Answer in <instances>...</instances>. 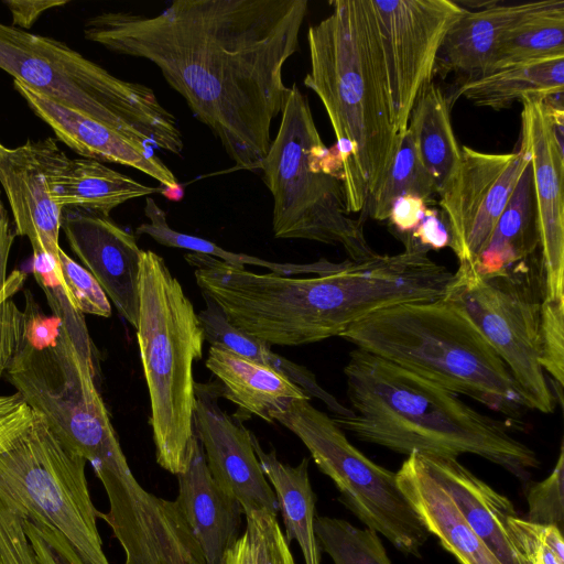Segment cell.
Returning a JSON list of instances; mask_svg holds the SVG:
<instances>
[{
    "instance_id": "obj_1",
    "label": "cell",
    "mask_w": 564,
    "mask_h": 564,
    "mask_svg": "<svg viewBox=\"0 0 564 564\" xmlns=\"http://www.w3.org/2000/svg\"><path fill=\"white\" fill-rule=\"evenodd\" d=\"M307 0H176L154 15L89 18L86 40L153 63L236 167L258 171L290 94Z\"/></svg>"
},
{
    "instance_id": "obj_2",
    "label": "cell",
    "mask_w": 564,
    "mask_h": 564,
    "mask_svg": "<svg viewBox=\"0 0 564 564\" xmlns=\"http://www.w3.org/2000/svg\"><path fill=\"white\" fill-rule=\"evenodd\" d=\"M344 375L354 414L333 420L362 442L406 456L473 454L521 480L540 465L535 452L511 435L510 424L381 357L355 348Z\"/></svg>"
},
{
    "instance_id": "obj_3",
    "label": "cell",
    "mask_w": 564,
    "mask_h": 564,
    "mask_svg": "<svg viewBox=\"0 0 564 564\" xmlns=\"http://www.w3.org/2000/svg\"><path fill=\"white\" fill-rule=\"evenodd\" d=\"M307 31L303 84L322 101L336 137L348 214L366 209L398 148L382 51L368 0H333Z\"/></svg>"
},
{
    "instance_id": "obj_4",
    "label": "cell",
    "mask_w": 564,
    "mask_h": 564,
    "mask_svg": "<svg viewBox=\"0 0 564 564\" xmlns=\"http://www.w3.org/2000/svg\"><path fill=\"white\" fill-rule=\"evenodd\" d=\"M456 394L519 420L529 409L511 372L465 312L442 297L391 306L341 336Z\"/></svg>"
},
{
    "instance_id": "obj_5",
    "label": "cell",
    "mask_w": 564,
    "mask_h": 564,
    "mask_svg": "<svg viewBox=\"0 0 564 564\" xmlns=\"http://www.w3.org/2000/svg\"><path fill=\"white\" fill-rule=\"evenodd\" d=\"M137 338L149 390L156 463L177 475L194 434L193 362L205 334L192 302L164 259L142 250Z\"/></svg>"
},
{
    "instance_id": "obj_6",
    "label": "cell",
    "mask_w": 564,
    "mask_h": 564,
    "mask_svg": "<svg viewBox=\"0 0 564 564\" xmlns=\"http://www.w3.org/2000/svg\"><path fill=\"white\" fill-rule=\"evenodd\" d=\"M0 69L33 91L153 149L180 155L176 118L142 84L127 82L64 42L0 22Z\"/></svg>"
},
{
    "instance_id": "obj_7",
    "label": "cell",
    "mask_w": 564,
    "mask_h": 564,
    "mask_svg": "<svg viewBox=\"0 0 564 564\" xmlns=\"http://www.w3.org/2000/svg\"><path fill=\"white\" fill-rule=\"evenodd\" d=\"M259 170L273 197L275 238L340 245L352 262L377 254L361 223L347 212L337 154L323 142L296 84L290 87L278 133Z\"/></svg>"
},
{
    "instance_id": "obj_8",
    "label": "cell",
    "mask_w": 564,
    "mask_h": 564,
    "mask_svg": "<svg viewBox=\"0 0 564 564\" xmlns=\"http://www.w3.org/2000/svg\"><path fill=\"white\" fill-rule=\"evenodd\" d=\"M6 358L4 376L22 400L70 452L94 471L126 462L97 390L96 359L84 355L62 325L43 343L28 337L29 313Z\"/></svg>"
},
{
    "instance_id": "obj_9",
    "label": "cell",
    "mask_w": 564,
    "mask_h": 564,
    "mask_svg": "<svg viewBox=\"0 0 564 564\" xmlns=\"http://www.w3.org/2000/svg\"><path fill=\"white\" fill-rule=\"evenodd\" d=\"M462 308L502 359L529 409L553 413L556 397L539 360L543 300L540 257L496 274L477 272L473 261L458 262L444 296Z\"/></svg>"
},
{
    "instance_id": "obj_10",
    "label": "cell",
    "mask_w": 564,
    "mask_h": 564,
    "mask_svg": "<svg viewBox=\"0 0 564 564\" xmlns=\"http://www.w3.org/2000/svg\"><path fill=\"white\" fill-rule=\"evenodd\" d=\"M270 417L302 441L341 502L366 528L387 538L402 554L422 556L430 533L400 490L395 473L365 456L308 399H289Z\"/></svg>"
},
{
    "instance_id": "obj_11",
    "label": "cell",
    "mask_w": 564,
    "mask_h": 564,
    "mask_svg": "<svg viewBox=\"0 0 564 564\" xmlns=\"http://www.w3.org/2000/svg\"><path fill=\"white\" fill-rule=\"evenodd\" d=\"M86 464L33 411L29 427L0 454V487L28 518L59 531L84 564H109L97 528L100 511L90 497Z\"/></svg>"
},
{
    "instance_id": "obj_12",
    "label": "cell",
    "mask_w": 564,
    "mask_h": 564,
    "mask_svg": "<svg viewBox=\"0 0 564 564\" xmlns=\"http://www.w3.org/2000/svg\"><path fill=\"white\" fill-rule=\"evenodd\" d=\"M386 66L392 122L401 135L432 83L438 51L464 9L452 0H368Z\"/></svg>"
},
{
    "instance_id": "obj_13",
    "label": "cell",
    "mask_w": 564,
    "mask_h": 564,
    "mask_svg": "<svg viewBox=\"0 0 564 564\" xmlns=\"http://www.w3.org/2000/svg\"><path fill=\"white\" fill-rule=\"evenodd\" d=\"M529 163L522 142L511 153L462 147L460 166L438 202L451 234L449 248L458 262L478 259Z\"/></svg>"
},
{
    "instance_id": "obj_14",
    "label": "cell",
    "mask_w": 564,
    "mask_h": 564,
    "mask_svg": "<svg viewBox=\"0 0 564 564\" xmlns=\"http://www.w3.org/2000/svg\"><path fill=\"white\" fill-rule=\"evenodd\" d=\"M223 387L195 383L194 431L215 482L242 506L245 513L265 510L279 514L273 488L252 444V432L218 402Z\"/></svg>"
},
{
    "instance_id": "obj_15",
    "label": "cell",
    "mask_w": 564,
    "mask_h": 564,
    "mask_svg": "<svg viewBox=\"0 0 564 564\" xmlns=\"http://www.w3.org/2000/svg\"><path fill=\"white\" fill-rule=\"evenodd\" d=\"M68 156L53 138L0 147V183L11 207L15 235L30 240L33 257H46L56 268L62 207L53 199L51 177Z\"/></svg>"
},
{
    "instance_id": "obj_16",
    "label": "cell",
    "mask_w": 564,
    "mask_h": 564,
    "mask_svg": "<svg viewBox=\"0 0 564 564\" xmlns=\"http://www.w3.org/2000/svg\"><path fill=\"white\" fill-rule=\"evenodd\" d=\"M521 142L530 154L543 297L564 300V149L552 134L542 98L524 97Z\"/></svg>"
},
{
    "instance_id": "obj_17",
    "label": "cell",
    "mask_w": 564,
    "mask_h": 564,
    "mask_svg": "<svg viewBox=\"0 0 564 564\" xmlns=\"http://www.w3.org/2000/svg\"><path fill=\"white\" fill-rule=\"evenodd\" d=\"M61 229L118 313L137 328L142 250L135 237L109 216L74 207L62 209Z\"/></svg>"
},
{
    "instance_id": "obj_18",
    "label": "cell",
    "mask_w": 564,
    "mask_h": 564,
    "mask_svg": "<svg viewBox=\"0 0 564 564\" xmlns=\"http://www.w3.org/2000/svg\"><path fill=\"white\" fill-rule=\"evenodd\" d=\"M15 90L56 138L79 155L135 169L170 191L180 189L174 173L151 145L68 109L13 80Z\"/></svg>"
},
{
    "instance_id": "obj_19",
    "label": "cell",
    "mask_w": 564,
    "mask_h": 564,
    "mask_svg": "<svg viewBox=\"0 0 564 564\" xmlns=\"http://www.w3.org/2000/svg\"><path fill=\"white\" fill-rule=\"evenodd\" d=\"M175 503L194 536L205 564H225L241 534L242 506L223 490L207 468L194 431L185 468L176 475Z\"/></svg>"
},
{
    "instance_id": "obj_20",
    "label": "cell",
    "mask_w": 564,
    "mask_h": 564,
    "mask_svg": "<svg viewBox=\"0 0 564 564\" xmlns=\"http://www.w3.org/2000/svg\"><path fill=\"white\" fill-rule=\"evenodd\" d=\"M421 455L434 478L496 558L501 564H529L513 539L512 521L519 517L513 503L457 458Z\"/></svg>"
},
{
    "instance_id": "obj_21",
    "label": "cell",
    "mask_w": 564,
    "mask_h": 564,
    "mask_svg": "<svg viewBox=\"0 0 564 564\" xmlns=\"http://www.w3.org/2000/svg\"><path fill=\"white\" fill-rule=\"evenodd\" d=\"M395 475L400 490L427 532L460 564H501L469 527L420 453L408 455Z\"/></svg>"
},
{
    "instance_id": "obj_22",
    "label": "cell",
    "mask_w": 564,
    "mask_h": 564,
    "mask_svg": "<svg viewBox=\"0 0 564 564\" xmlns=\"http://www.w3.org/2000/svg\"><path fill=\"white\" fill-rule=\"evenodd\" d=\"M538 1L491 4L478 11L464 9L445 35L434 75L457 74L465 79L487 70L505 32Z\"/></svg>"
},
{
    "instance_id": "obj_23",
    "label": "cell",
    "mask_w": 564,
    "mask_h": 564,
    "mask_svg": "<svg viewBox=\"0 0 564 564\" xmlns=\"http://www.w3.org/2000/svg\"><path fill=\"white\" fill-rule=\"evenodd\" d=\"M206 367L220 380L224 398L269 423H272L270 415L282 402L311 400L302 388L280 372L221 346H210Z\"/></svg>"
},
{
    "instance_id": "obj_24",
    "label": "cell",
    "mask_w": 564,
    "mask_h": 564,
    "mask_svg": "<svg viewBox=\"0 0 564 564\" xmlns=\"http://www.w3.org/2000/svg\"><path fill=\"white\" fill-rule=\"evenodd\" d=\"M564 55L512 64L465 79L447 99L452 106L458 98L477 106L501 110L524 97L563 95Z\"/></svg>"
},
{
    "instance_id": "obj_25",
    "label": "cell",
    "mask_w": 564,
    "mask_h": 564,
    "mask_svg": "<svg viewBox=\"0 0 564 564\" xmlns=\"http://www.w3.org/2000/svg\"><path fill=\"white\" fill-rule=\"evenodd\" d=\"M93 159H69L51 177L54 202L109 216L119 205L159 192Z\"/></svg>"
},
{
    "instance_id": "obj_26",
    "label": "cell",
    "mask_w": 564,
    "mask_h": 564,
    "mask_svg": "<svg viewBox=\"0 0 564 564\" xmlns=\"http://www.w3.org/2000/svg\"><path fill=\"white\" fill-rule=\"evenodd\" d=\"M252 444L275 492L288 542L295 540L305 564H321L322 551L315 533L316 497L310 480L308 458L292 466L280 460L274 449L265 452L253 433Z\"/></svg>"
},
{
    "instance_id": "obj_27",
    "label": "cell",
    "mask_w": 564,
    "mask_h": 564,
    "mask_svg": "<svg viewBox=\"0 0 564 564\" xmlns=\"http://www.w3.org/2000/svg\"><path fill=\"white\" fill-rule=\"evenodd\" d=\"M406 129L440 196L460 166L462 147L453 130L448 99L433 82L419 94Z\"/></svg>"
},
{
    "instance_id": "obj_28",
    "label": "cell",
    "mask_w": 564,
    "mask_h": 564,
    "mask_svg": "<svg viewBox=\"0 0 564 564\" xmlns=\"http://www.w3.org/2000/svg\"><path fill=\"white\" fill-rule=\"evenodd\" d=\"M539 230L531 161L522 172L489 241L474 262L478 273H500L535 256Z\"/></svg>"
},
{
    "instance_id": "obj_29",
    "label": "cell",
    "mask_w": 564,
    "mask_h": 564,
    "mask_svg": "<svg viewBox=\"0 0 564 564\" xmlns=\"http://www.w3.org/2000/svg\"><path fill=\"white\" fill-rule=\"evenodd\" d=\"M206 307L197 313L210 346H221L258 364L280 372L302 388L310 398L319 399L334 416H351L352 410L341 404L334 395L323 389L315 375L306 367L297 365L272 351L271 346L249 336L230 325L221 308L206 294H203Z\"/></svg>"
},
{
    "instance_id": "obj_30",
    "label": "cell",
    "mask_w": 564,
    "mask_h": 564,
    "mask_svg": "<svg viewBox=\"0 0 564 564\" xmlns=\"http://www.w3.org/2000/svg\"><path fill=\"white\" fill-rule=\"evenodd\" d=\"M563 55L564 0L538 1L505 32L486 72Z\"/></svg>"
},
{
    "instance_id": "obj_31",
    "label": "cell",
    "mask_w": 564,
    "mask_h": 564,
    "mask_svg": "<svg viewBox=\"0 0 564 564\" xmlns=\"http://www.w3.org/2000/svg\"><path fill=\"white\" fill-rule=\"evenodd\" d=\"M144 215L148 218V221L142 223L137 227V236L147 235L162 246L186 249L191 252L207 254L231 265H256L269 269L272 273L296 276L334 273L344 269L351 262L350 260L332 262L326 259H319L315 262L308 263H284L269 261L246 253L231 252L223 249L215 242L177 231L170 227L166 220V213L150 196L145 199Z\"/></svg>"
},
{
    "instance_id": "obj_32",
    "label": "cell",
    "mask_w": 564,
    "mask_h": 564,
    "mask_svg": "<svg viewBox=\"0 0 564 564\" xmlns=\"http://www.w3.org/2000/svg\"><path fill=\"white\" fill-rule=\"evenodd\" d=\"M403 195L421 197L427 205L437 195L434 181L420 160L408 129L400 135L387 175L369 198L366 209L373 219L387 220L394 200Z\"/></svg>"
},
{
    "instance_id": "obj_33",
    "label": "cell",
    "mask_w": 564,
    "mask_h": 564,
    "mask_svg": "<svg viewBox=\"0 0 564 564\" xmlns=\"http://www.w3.org/2000/svg\"><path fill=\"white\" fill-rule=\"evenodd\" d=\"M315 533L321 551L334 564H392L379 534L347 520L322 516L315 518Z\"/></svg>"
},
{
    "instance_id": "obj_34",
    "label": "cell",
    "mask_w": 564,
    "mask_h": 564,
    "mask_svg": "<svg viewBox=\"0 0 564 564\" xmlns=\"http://www.w3.org/2000/svg\"><path fill=\"white\" fill-rule=\"evenodd\" d=\"M245 529L225 564H296L278 516L265 510L245 513Z\"/></svg>"
},
{
    "instance_id": "obj_35",
    "label": "cell",
    "mask_w": 564,
    "mask_h": 564,
    "mask_svg": "<svg viewBox=\"0 0 564 564\" xmlns=\"http://www.w3.org/2000/svg\"><path fill=\"white\" fill-rule=\"evenodd\" d=\"M539 360L550 384L556 383L563 404L564 384V300L543 297L539 325Z\"/></svg>"
},
{
    "instance_id": "obj_36",
    "label": "cell",
    "mask_w": 564,
    "mask_h": 564,
    "mask_svg": "<svg viewBox=\"0 0 564 564\" xmlns=\"http://www.w3.org/2000/svg\"><path fill=\"white\" fill-rule=\"evenodd\" d=\"M58 280L70 304L79 313L100 317L111 315L110 301L97 280L62 248L58 252Z\"/></svg>"
},
{
    "instance_id": "obj_37",
    "label": "cell",
    "mask_w": 564,
    "mask_h": 564,
    "mask_svg": "<svg viewBox=\"0 0 564 564\" xmlns=\"http://www.w3.org/2000/svg\"><path fill=\"white\" fill-rule=\"evenodd\" d=\"M528 519L535 524L555 525L561 531L564 524V446L551 474L532 485L527 492Z\"/></svg>"
},
{
    "instance_id": "obj_38",
    "label": "cell",
    "mask_w": 564,
    "mask_h": 564,
    "mask_svg": "<svg viewBox=\"0 0 564 564\" xmlns=\"http://www.w3.org/2000/svg\"><path fill=\"white\" fill-rule=\"evenodd\" d=\"M26 518L0 487V564H40L25 531Z\"/></svg>"
},
{
    "instance_id": "obj_39",
    "label": "cell",
    "mask_w": 564,
    "mask_h": 564,
    "mask_svg": "<svg viewBox=\"0 0 564 564\" xmlns=\"http://www.w3.org/2000/svg\"><path fill=\"white\" fill-rule=\"evenodd\" d=\"M451 234L447 223L440 212L434 208H426L419 226L409 235L405 248L420 247L426 251L430 249L441 250L449 247Z\"/></svg>"
},
{
    "instance_id": "obj_40",
    "label": "cell",
    "mask_w": 564,
    "mask_h": 564,
    "mask_svg": "<svg viewBox=\"0 0 564 564\" xmlns=\"http://www.w3.org/2000/svg\"><path fill=\"white\" fill-rule=\"evenodd\" d=\"M13 229L6 209L0 215V305L19 292L26 281L24 271L14 270L9 275L7 272L11 246L17 236Z\"/></svg>"
},
{
    "instance_id": "obj_41",
    "label": "cell",
    "mask_w": 564,
    "mask_h": 564,
    "mask_svg": "<svg viewBox=\"0 0 564 564\" xmlns=\"http://www.w3.org/2000/svg\"><path fill=\"white\" fill-rule=\"evenodd\" d=\"M426 208L421 197L403 195L394 200L388 220L398 232L410 235L423 219Z\"/></svg>"
},
{
    "instance_id": "obj_42",
    "label": "cell",
    "mask_w": 564,
    "mask_h": 564,
    "mask_svg": "<svg viewBox=\"0 0 564 564\" xmlns=\"http://www.w3.org/2000/svg\"><path fill=\"white\" fill-rule=\"evenodd\" d=\"M68 0H6L12 15V26L26 31L47 10L59 8Z\"/></svg>"
},
{
    "instance_id": "obj_43",
    "label": "cell",
    "mask_w": 564,
    "mask_h": 564,
    "mask_svg": "<svg viewBox=\"0 0 564 564\" xmlns=\"http://www.w3.org/2000/svg\"><path fill=\"white\" fill-rule=\"evenodd\" d=\"M32 419L33 411L25 402L0 417V454L29 427Z\"/></svg>"
},
{
    "instance_id": "obj_44",
    "label": "cell",
    "mask_w": 564,
    "mask_h": 564,
    "mask_svg": "<svg viewBox=\"0 0 564 564\" xmlns=\"http://www.w3.org/2000/svg\"><path fill=\"white\" fill-rule=\"evenodd\" d=\"M535 539L564 564V543L562 531L555 525L531 523Z\"/></svg>"
},
{
    "instance_id": "obj_45",
    "label": "cell",
    "mask_w": 564,
    "mask_h": 564,
    "mask_svg": "<svg viewBox=\"0 0 564 564\" xmlns=\"http://www.w3.org/2000/svg\"><path fill=\"white\" fill-rule=\"evenodd\" d=\"M23 402L24 401L17 392L13 394H0V417L10 413Z\"/></svg>"
},
{
    "instance_id": "obj_46",
    "label": "cell",
    "mask_w": 564,
    "mask_h": 564,
    "mask_svg": "<svg viewBox=\"0 0 564 564\" xmlns=\"http://www.w3.org/2000/svg\"><path fill=\"white\" fill-rule=\"evenodd\" d=\"M62 555L64 561L61 558H52L44 564H84L79 555L69 544H66L62 549Z\"/></svg>"
},
{
    "instance_id": "obj_47",
    "label": "cell",
    "mask_w": 564,
    "mask_h": 564,
    "mask_svg": "<svg viewBox=\"0 0 564 564\" xmlns=\"http://www.w3.org/2000/svg\"><path fill=\"white\" fill-rule=\"evenodd\" d=\"M530 564H539L535 560H532Z\"/></svg>"
},
{
    "instance_id": "obj_48",
    "label": "cell",
    "mask_w": 564,
    "mask_h": 564,
    "mask_svg": "<svg viewBox=\"0 0 564 564\" xmlns=\"http://www.w3.org/2000/svg\"><path fill=\"white\" fill-rule=\"evenodd\" d=\"M1 145H2V144L0 143V147H1Z\"/></svg>"
}]
</instances>
